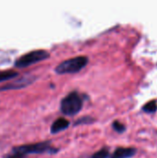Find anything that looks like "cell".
Segmentation results:
<instances>
[{"label": "cell", "instance_id": "8fae6325", "mask_svg": "<svg viewBox=\"0 0 157 158\" xmlns=\"http://www.w3.org/2000/svg\"><path fill=\"white\" fill-rule=\"evenodd\" d=\"M113 128L115 129V131H117L118 132H123L125 130H126V127H125V125H123L121 122H119V121H115L114 123H113Z\"/></svg>", "mask_w": 157, "mask_h": 158}, {"label": "cell", "instance_id": "7a4b0ae2", "mask_svg": "<svg viewBox=\"0 0 157 158\" xmlns=\"http://www.w3.org/2000/svg\"><path fill=\"white\" fill-rule=\"evenodd\" d=\"M88 61H89L88 57L84 56H75L67 59L57 65V67L56 68V72H57L58 74L78 72L87 65Z\"/></svg>", "mask_w": 157, "mask_h": 158}, {"label": "cell", "instance_id": "ba28073f", "mask_svg": "<svg viewBox=\"0 0 157 158\" xmlns=\"http://www.w3.org/2000/svg\"><path fill=\"white\" fill-rule=\"evenodd\" d=\"M18 72L12 69H7V70H0V82L1 81H8L12 78H15L18 76Z\"/></svg>", "mask_w": 157, "mask_h": 158}, {"label": "cell", "instance_id": "6da1fadb", "mask_svg": "<svg viewBox=\"0 0 157 158\" xmlns=\"http://www.w3.org/2000/svg\"><path fill=\"white\" fill-rule=\"evenodd\" d=\"M50 150L51 147L49 142L24 144V145L13 147L11 151L4 156V158H25L27 155L30 154H42Z\"/></svg>", "mask_w": 157, "mask_h": 158}, {"label": "cell", "instance_id": "5b68a950", "mask_svg": "<svg viewBox=\"0 0 157 158\" xmlns=\"http://www.w3.org/2000/svg\"><path fill=\"white\" fill-rule=\"evenodd\" d=\"M34 80H35V77L32 76V75H24V76L20 77L19 80H17V81H15L13 82L7 83L6 85H4V86L0 87V91L24 88V87L28 86L29 84H31Z\"/></svg>", "mask_w": 157, "mask_h": 158}, {"label": "cell", "instance_id": "52a82bcc", "mask_svg": "<svg viewBox=\"0 0 157 158\" xmlns=\"http://www.w3.org/2000/svg\"><path fill=\"white\" fill-rule=\"evenodd\" d=\"M69 125L68 120H67L66 118H59L56 120L54 121V123L51 126V133H57L59 131H62L64 130H66Z\"/></svg>", "mask_w": 157, "mask_h": 158}, {"label": "cell", "instance_id": "3957f363", "mask_svg": "<svg viewBox=\"0 0 157 158\" xmlns=\"http://www.w3.org/2000/svg\"><path fill=\"white\" fill-rule=\"evenodd\" d=\"M82 107V100L81 95L76 93L72 92L68 94L65 98L62 99L60 104L61 111L66 115H75L79 113V111Z\"/></svg>", "mask_w": 157, "mask_h": 158}, {"label": "cell", "instance_id": "30bf717a", "mask_svg": "<svg viewBox=\"0 0 157 158\" xmlns=\"http://www.w3.org/2000/svg\"><path fill=\"white\" fill-rule=\"evenodd\" d=\"M109 156V152L107 149L105 148H103L101 149L100 151L96 152L95 154H93V158H107Z\"/></svg>", "mask_w": 157, "mask_h": 158}, {"label": "cell", "instance_id": "277c9868", "mask_svg": "<svg viewBox=\"0 0 157 158\" xmlns=\"http://www.w3.org/2000/svg\"><path fill=\"white\" fill-rule=\"evenodd\" d=\"M48 56H49V53L46 50H43V49L32 50L19 56L15 61V66L18 68H25L36 62L44 60Z\"/></svg>", "mask_w": 157, "mask_h": 158}, {"label": "cell", "instance_id": "8992f818", "mask_svg": "<svg viewBox=\"0 0 157 158\" xmlns=\"http://www.w3.org/2000/svg\"><path fill=\"white\" fill-rule=\"evenodd\" d=\"M136 154V149L132 147L125 148V147H120L118 148L114 154L112 155L111 158H130L132 157Z\"/></svg>", "mask_w": 157, "mask_h": 158}, {"label": "cell", "instance_id": "9c48e42d", "mask_svg": "<svg viewBox=\"0 0 157 158\" xmlns=\"http://www.w3.org/2000/svg\"><path fill=\"white\" fill-rule=\"evenodd\" d=\"M157 109V105L155 101H150L147 104H145L143 107V110L147 113H154Z\"/></svg>", "mask_w": 157, "mask_h": 158}]
</instances>
